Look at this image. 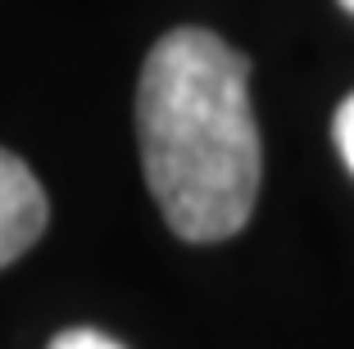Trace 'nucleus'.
Returning a JSON list of instances; mask_svg holds the SVG:
<instances>
[{
    "instance_id": "nucleus-5",
    "label": "nucleus",
    "mask_w": 354,
    "mask_h": 349,
    "mask_svg": "<svg viewBox=\"0 0 354 349\" xmlns=\"http://www.w3.org/2000/svg\"><path fill=\"white\" fill-rule=\"evenodd\" d=\"M341 5H345V10H350V14H354V0H341Z\"/></svg>"
},
{
    "instance_id": "nucleus-2",
    "label": "nucleus",
    "mask_w": 354,
    "mask_h": 349,
    "mask_svg": "<svg viewBox=\"0 0 354 349\" xmlns=\"http://www.w3.org/2000/svg\"><path fill=\"white\" fill-rule=\"evenodd\" d=\"M46 191L19 154L0 150V267L23 258L46 232Z\"/></svg>"
},
{
    "instance_id": "nucleus-4",
    "label": "nucleus",
    "mask_w": 354,
    "mask_h": 349,
    "mask_svg": "<svg viewBox=\"0 0 354 349\" xmlns=\"http://www.w3.org/2000/svg\"><path fill=\"white\" fill-rule=\"evenodd\" d=\"M50 349H123V345H118V340H109V336H100V331L77 327V331H64V336H55Z\"/></svg>"
},
{
    "instance_id": "nucleus-3",
    "label": "nucleus",
    "mask_w": 354,
    "mask_h": 349,
    "mask_svg": "<svg viewBox=\"0 0 354 349\" xmlns=\"http://www.w3.org/2000/svg\"><path fill=\"white\" fill-rule=\"evenodd\" d=\"M332 136H336V150H341L345 168L354 173V95L336 109V123H332Z\"/></svg>"
},
{
    "instance_id": "nucleus-1",
    "label": "nucleus",
    "mask_w": 354,
    "mask_h": 349,
    "mask_svg": "<svg viewBox=\"0 0 354 349\" xmlns=\"http://www.w3.org/2000/svg\"><path fill=\"white\" fill-rule=\"evenodd\" d=\"M136 136L150 196L182 240H227L250 223L263 154L250 68L223 37H159L136 82Z\"/></svg>"
}]
</instances>
